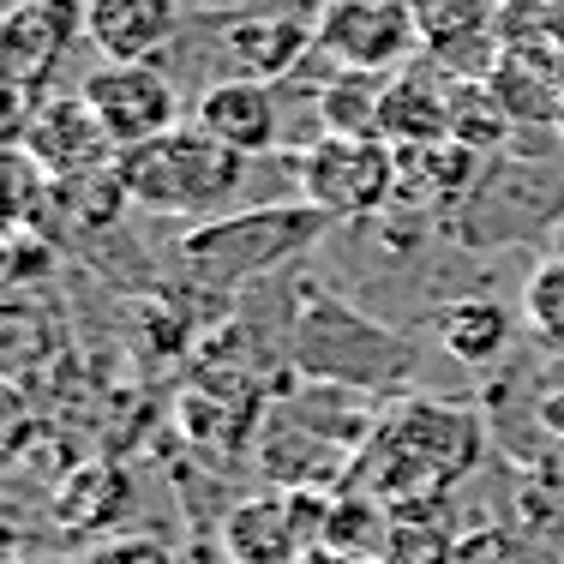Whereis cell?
Instances as JSON below:
<instances>
[{
	"label": "cell",
	"instance_id": "6da1fadb",
	"mask_svg": "<svg viewBox=\"0 0 564 564\" xmlns=\"http://www.w3.org/2000/svg\"><path fill=\"white\" fill-rule=\"evenodd\" d=\"M240 169H247V156L228 151L223 139H210L198 120L120 151L127 198L151 217H205L240 186Z\"/></svg>",
	"mask_w": 564,
	"mask_h": 564
},
{
	"label": "cell",
	"instance_id": "7a4b0ae2",
	"mask_svg": "<svg viewBox=\"0 0 564 564\" xmlns=\"http://www.w3.org/2000/svg\"><path fill=\"white\" fill-rule=\"evenodd\" d=\"M337 217H325L318 205H259V210H240V217L223 223H198L193 235L181 240V259L193 264L198 282L210 289H235V282H252L264 271H276L282 259L318 247L325 228Z\"/></svg>",
	"mask_w": 564,
	"mask_h": 564
},
{
	"label": "cell",
	"instance_id": "3957f363",
	"mask_svg": "<svg viewBox=\"0 0 564 564\" xmlns=\"http://www.w3.org/2000/svg\"><path fill=\"white\" fill-rule=\"evenodd\" d=\"M289 355L301 372L330 384H397L414 372V343L397 330H379L372 318H360L355 306L330 301V294L306 289L301 318H294Z\"/></svg>",
	"mask_w": 564,
	"mask_h": 564
},
{
	"label": "cell",
	"instance_id": "277c9868",
	"mask_svg": "<svg viewBox=\"0 0 564 564\" xmlns=\"http://www.w3.org/2000/svg\"><path fill=\"white\" fill-rule=\"evenodd\" d=\"M402 186V151L379 132H325L318 144L301 151V198L318 205L325 217H372L397 198Z\"/></svg>",
	"mask_w": 564,
	"mask_h": 564
},
{
	"label": "cell",
	"instance_id": "5b68a950",
	"mask_svg": "<svg viewBox=\"0 0 564 564\" xmlns=\"http://www.w3.org/2000/svg\"><path fill=\"white\" fill-rule=\"evenodd\" d=\"M330 499L313 492H259L240 499L223 522V558L228 564H301L306 546H325Z\"/></svg>",
	"mask_w": 564,
	"mask_h": 564
},
{
	"label": "cell",
	"instance_id": "8992f818",
	"mask_svg": "<svg viewBox=\"0 0 564 564\" xmlns=\"http://www.w3.org/2000/svg\"><path fill=\"white\" fill-rule=\"evenodd\" d=\"M313 43L348 73H391L421 43V19L409 0H325Z\"/></svg>",
	"mask_w": 564,
	"mask_h": 564
},
{
	"label": "cell",
	"instance_id": "52a82bcc",
	"mask_svg": "<svg viewBox=\"0 0 564 564\" xmlns=\"http://www.w3.org/2000/svg\"><path fill=\"white\" fill-rule=\"evenodd\" d=\"M78 90H85V102L97 109L102 132L115 139V151H132V144L181 127V120H174V85L151 61H102Z\"/></svg>",
	"mask_w": 564,
	"mask_h": 564
},
{
	"label": "cell",
	"instance_id": "ba28073f",
	"mask_svg": "<svg viewBox=\"0 0 564 564\" xmlns=\"http://www.w3.org/2000/svg\"><path fill=\"white\" fill-rule=\"evenodd\" d=\"M85 36V7L78 0H19L0 19V73L12 90H36L55 78L66 48Z\"/></svg>",
	"mask_w": 564,
	"mask_h": 564
},
{
	"label": "cell",
	"instance_id": "9c48e42d",
	"mask_svg": "<svg viewBox=\"0 0 564 564\" xmlns=\"http://www.w3.org/2000/svg\"><path fill=\"white\" fill-rule=\"evenodd\" d=\"M12 144H24V151L55 174V181L85 174V169H102V163L120 156L115 139L102 132L97 109L85 102V90H73V97H36V109L24 115V127H19Z\"/></svg>",
	"mask_w": 564,
	"mask_h": 564
},
{
	"label": "cell",
	"instance_id": "30bf717a",
	"mask_svg": "<svg viewBox=\"0 0 564 564\" xmlns=\"http://www.w3.org/2000/svg\"><path fill=\"white\" fill-rule=\"evenodd\" d=\"M198 127L210 132V139H223L228 151L240 156H259V151H276L282 139V115H276V97L264 78H217V85L198 97Z\"/></svg>",
	"mask_w": 564,
	"mask_h": 564
},
{
	"label": "cell",
	"instance_id": "8fae6325",
	"mask_svg": "<svg viewBox=\"0 0 564 564\" xmlns=\"http://www.w3.org/2000/svg\"><path fill=\"white\" fill-rule=\"evenodd\" d=\"M174 24V0H85V43H97L102 61H151L169 48Z\"/></svg>",
	"mask_w": 564,
	"mask_h": 564
},
{
	"label": "cell",
	"instance_id": "7c38bea8",
	"mask_svg": "<svg viewBox=\"0 0 564 564\" xmlns=\"http://www.w3.org/2000/svg\"><path fill=\"white\" fill-rule=\"evenodd\" d=\"M456 127V97L438 85H426L421 73H397L384 78V102H379V139L391 151H421V144L451 139Z\"/></svg>",
	"mask_w": 564,
	"mask_h": 564
},
{
	"label": "cell",
	"instance_id": "4fadbf2b",
	"mask_svg": "<svg viewBox=\"0 0 564 564\" xmlns=\"http://www.w3.org/2000/svg\"><path fill=\"white\" fill-rule=\"evenodd\" d=\"M306 48H318V43L301 19H240L228 31V61L240 66V78H264V85L276 73H289Z\"/></svg>",
	"mask_w": 564,
	"mask_h": 564
},
{
	"label": "cell",
	"instance_id": "5bb4252c",
	"mask_svg": "<svg viewBox=\"0 0 564 564\" xmlns=\"http://www.w3.org/2000/svg\"><path fill=\"white\" fill-rule=\"evenodd\" d=\"M127 181H120V156L102 169H85V174H66L55 181V205H48V217L73 223L78 235H97V228H115L120 210H127Z\"/></svg>",
	"mask_w": 564,
	"mask_h": 564
},
{
	"label": "cell",
	"instance_id": "9a60e30c",
	"mask_svg": "<svg viewBox=\"0 0 564 564\" xmlns=\"http://www.w3.org/2000/svg\"><path fill=\"white\" fill-rule=\"evenodd\" d=\"M438 343H445V355H456L463 367H487V360H499L505 343H510V313L499 301H480V294L451 301L445 313H438Z\"/></svg>",
	"mask_w": 564,
	"mask_h": 564
},
{
	"label": "cell",
	"instance_id": "2e32d148",
	"mask_svg": "<svg viewBox=\"0 0 564 564\" xmlns=\"http://www.w3.org/2000/svg\"><path fill=\"white\" fill-rule=\"evenodd\" d=\"M132 505V487L115 463H85L66 475V487L55 492V510L66 529H109V522L127 517Z\"/></svg>",
	"mask_w": 564,
	"mask_h": 564
},
{
	"label": "cell",
	"instance_id": "e0dca14e",
	"mask_svg": "<svg viewBox=\"0 0 564 564\" xmlns=\"http://www.w3.org/2000/svg\"><path fill=\"white\" fill-rule=\"evenodd\" d=\"M379 102H384V73H348L337 85L318 90V115L330 132H379Z\"/></svg>",
	"mask_w": 564,
	"mask_h": 564
},
{
	"label": "cell",
	"instance_id": "ac0fdd59",
	"mask_svg": "<svg viewBox=\"0 0 564 564\" xmlns=\"http://www.w3.org/2000/svg\"><path fill=\"white\" fill-rule=\"evenodd\" d=\"M372 564H456V541L426 517H397Z\"/></svg>",
	"mask_w": 564,
	"mask_h": 564
},
{
	"label": "cell",
	"instance_id": "d6986e66",
	"mask_svg": "<svg viewBox=\"0 0 564 564\" xmlns=\"http://www.w3.org/2000/svg\"><path fill=\"white\" fill-rule=\"evenodd\" d=\"M522 318L534 337L564 348V259H541L522 282Z\"/></svg>",
	"mask_w": 564,
	"mask_h": 564
},
{
	"label": "cell",
	"instance_id": "ffe728a7",
	"mask_svg": "<svg viewBox=\"0 0 564 564\" xmlns=\"http://www.w3.org/2000/svg\"><path fill=\"white\" fill-rule=\"evenodd\" d=\"M414 19H421V36L438 48L463 43V36H487L492 0H409Z\"/></svg>",
	"mask_w": 564,
	"mask_h": 564
},
{
	"label": "cell",
	"instance_id": "44dd1931",
	"mask_svg": "<svg viewBox=\"0 0 564 564\" xmlns=\"http://www.w3.org/2000/svg\"><path fill=\"white\" fill-rule=\"evenodd\" d=\"M78 564H181V558L163 541H151V534H109V541H97Z\"/></svg>",
	"mask_w": 564,
	"mask_h": 564
},
{
	"label": "cell",
	"instance_id": "7402d4cb",
	"mask_svg": "<svg viewBox=\"0 0 564 564\" xmlns=\"http://www.w3.org/2000/svg\"><path fill=\"white\" fill-rule=\"evenodd\" d=\"M301 564H372V558H348V553H337V546H306Z\"/></svg>",
	"mask_w": 564,
	"mask_h": 564
},
{
	"label": "cell",
	"instance_id": "603a6c76",
	"mask_svg": "<svg viewBox=\"0 0 564 564\" xmlns=\"http://www.w3.org/2000/svg\"><path fill=\"white\" fill-rule=\"evenodd\" d=\"M541 24L558 36V48H564V0H541Z\"/></svg>",
	"mask_w": 564,
	"mask_h": 564
},
{
	"label": "cell",
	"instance_id": "cb8c5ba5",
	"mask_svg": "<svg viewBox=\"0 0 564 564\" xmlns=\"http://www.w3.org/2000/svg\"><path fill=\"white\" fill-rule=\"evenodd\" d=\"M36 564H73V558H36Z\"/></svg>",
	"mask_w": 564,
	"mask_h": 564
},
{
	"label": "cell",
	"instance_id": "d4e9b609",
	"mask_svg": "<svg viewBox=\"0 0 564 564\" xmlns=\"http://www.w3.org/2000/svg\"><path fill=\"white\" fill-rule=\"evenodd\" d=\"M558 132H564V115H558Z\"/></svg>",
	"mask_w": 564,
	"mask_h": 564
}]
</instances>
